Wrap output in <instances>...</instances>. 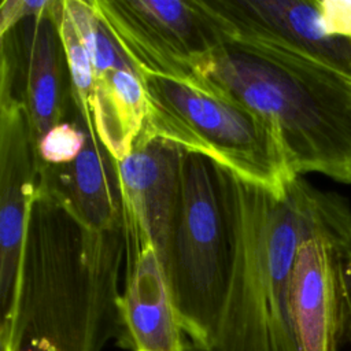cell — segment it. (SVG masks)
<instances>
[{
  "instance_id": "obj_12",
  "label": "cell",
  "mask_w": 351,
  "mask_h": 351,
  "mask_svg": "<svg viewBox=\"0 0 351 351\" xmlns=\"http://www.w3.org/2000/svg\"><path fill=\"white\" fill-rule=\"evenodd\" d=\"M92 117L99 140L117 160L125 159L147 118V97L133 70H110L95 77Z\"/></svg>"
},
{
  "instance_id": "obj_6",
  "label": "cell",
  "mask_w": 351,
  "mask_h": 351,
  "mask_svg": "<svg viewBox=\"0 0 351 351\" xmlns=\"http://www.w3.org/2000/svg\"><path fill=\"white\" fill-rule=\"evenodd\" d=\"M21 96L0 93V351H11L19 317L21 267L38 162Z\"/></svg>"
},
{
  "instance_id": "obj_14",
  "label": "cell",
  "mask_w": 351,
  "mask_h": 351,
  "mask_svg": "<svg viewBox=\"0 0 351 351\" xmlns=\"http://www.w3.org/2000/svg\"><path fill=\"white\" fill-rule=\"evenodd\" d=\"M63 1V0H62ZM59 33L67 60L70 84H71V100L75 111L85 119H93L92 117V97L95 88V71L89 58V53L73 23L69 14L62 5L59 16Z\"/></svg>"
},
{
  "instance_id": "obj_11",
  "label": "cell",
  "mask_w": 351,
  "mask_h": 351,
  "mask_svg": "<svg viewBox=\"0 0 351 351\" xmlns=\"http://www.w3.org/2000/svg\"><path fill=\"white\" fill-rule=\"evenodd\" d=\"M63 1H52L40 15L22 21L23 92L30 126L36 141L52 126L63 122L71 100V84L67 60L59 33V16Z\"/></svg>"
},
{
  "instance_id": "obj_10",
  "label": "cell",
  "mask_w": 351,
  "mask_h": 351,
  "mask_svg": "<svg viewBox=\"0 0 351 351\" xmlns=\"http://www.w3.org/2000/svg\"><path fill=\"white\" fill-rule=\"evenodd\" d=\"M81 119L86 129L84 149L63 166L38 163L37 189L55 197L93 230L121 229L122 192L117 160L99 140L93 121Z\"/></svg>"
},
{
  "instance_id": "obj_8",
  "label": "cell",
  "mask_w": 351,
  "mask_h": 351,
  "mask_svg": "<svg viewBox=\"0 0 351 351\" xmlns=\"http://www.w3.org/2000/svg\"><path fill=\"white\" fill-rule=\"evenodd\" d=\"M125 255L118 344L128 351H186V339L158 251L149 243L125 240Z\"/></svg>"
},
{
  "instance_id": "obj_15",
  "label": "cell",
  "mask_w": 351,
  "mask_h": 351,
  "mask_svg": "<svg viewBox=\"0 0 351 351\" xmlns=\"http://www.w3.org/2000/svg\"><path fill=\"white\" fill-rule=\"evenodd\" d=\"M85 143V125L73 107V121H63L52 126L37 140V160L40 165L45 166L71 163L81 154Z\"/></svg>"
},
{
  "instance_id": "obj_3",
  "label": "cell",
  "mask_w": 351,
  "mask_h": 351,
  "mask_svg": "<svg viewBox=\"0 0 351 351\" xmlns=\"http://www.w3.org/2000/svg\"><path fill=\"white\" fill-rule=\"evenodd\" d=\"M147 97L141 134L208 158L243 180L282 195L298 176L277 129L206 81L140 77Z\"/></svg>"
},
{
  "instance_id": "obj_1",
  "label": "cell",
  "mask_w": 351,
  "mask_h": 351,
  "mask_svg": "<svg viewBox=\"0 0 351 351\" xmlns=\"http://www.w3.org/2000/svg\"><path fill=\"white\" fill-rule=\"evenodd\" d=\"M223 44L199 75L266 118L298 176L351 184V77L296 51L237 0L204 1Z\"/></svg>"
},
{
  "instance_id": "obj_5",
  "label": "cell",
  "mask_w": 351,
  "mask_h": 351,
  "mask_svg": "<svg viewBox=\"0 0 351 351\" xmlns=\"http://www.w3.org/2000/svg\"><path fill=\"white\" fill-rule=\"evenodd\" d=\"M351 256V207L329 192L322 218L300 244L291 280L299 351H339L350 335L346 270Z\"/></svg>"
},
{
  "instance_id": "obj_2",
  "label": "cell",
  "mask_w": 351,
  "mask_h": 351,
  "mask_svg": "<svg viewBox=\"0 0 351 351\" xmlns=\"http://www.w3.org/2000/svg\"><path fill=\"white\" fill-rule=\"evenodd\" d=\"M123 228L97 232L37 193L21 267L12 351H101L119 335Z\"/></svg>"
},
{
  "instance_id": "obj_13",
  "label": "cell",
  "mask_w": 351,
  "mask_h": 351,
  "mask_svg": "<svg viewBox=\"0 0 351 351\" xmlns=\"http://www.w3.org/2000/svg\"><path fill=\"white\" fill-rule=\"evenodd\" d=\"M63 5L89 53L95 77L110 70L134 71L130 60L96 12L92 0H63Z\"/></svg>"
},
{
  "instance_id": "obj_16",
  "label": "cell",
  "mask_w": 351,
  "mask_h": 351,
  "mask_svg": "<svg viewBox=\"0 0 351 351\" xmlns=\"http://www.w3.org/2000/svg\"><path fill=\"white\" fill-rule=\"evenodd\" d=\"M52 4V0H4L0 7V36L16 27L22 21L44 14Z\"/></svg>"
},
{
  "instance_id": "obj_4",
  "label": "cell",
  "mask_w": 351,
  "mask_h": 351,
  "mask_svg": "<svg viewBox=\"0 0 351 351\" xmlns=\"http://www.w3.org/2000/svg\"><path fill=\"white\" fill-rule=\"evenodd\" d=\"M140 77L199 81V67L223 44L203 1L92 0Z\"/></svg>"
},
{
  "instance_id": "obj_9",
  "label": "cell",
  "mask_w": 351,
  "mask_h": 351,
  "mask_svg": "<svg viewBox=\"0 0 351 351\" xmlns=\"http://www.w3.org/2000/svg\"><path fill=\"white\" fill-rule=\"evenodd\" d=\"M240 8L306 56L351 77V1L237 0Z\"/></svg>"
},
{
  "instance_id": "obj_17",
  "label": "cell",
  "mask_w": 351,
  "mask_h": 351,
  "mask_svg": "<svg viewBox=\"0 0 351 351\" xmlns=\"http://www.w3.org/2000/svg\"><path fill=\"white\" fill-rule=\"evenodd\" d=\"M346 284H347V298H348V310H350V335H351V256L347 263Z\"/></svg>"
},
{
  "instance_id": "obj_7",
  "label": "cell",
  "mask_w": 351,
  "mask_h": 351,
  "mask_svg": "<svg viewBox=\"0 0 351 351\" xmlns=\"http://www.w3.org/2000/svg\"><path fill=\"white\" fill-rule=\"evenodd\" d=\"M182 154L170 141L140 134L130 154L117 162L123 236L152 244L162 263L180 204Z\"/></svg>"
}]
</instances>
